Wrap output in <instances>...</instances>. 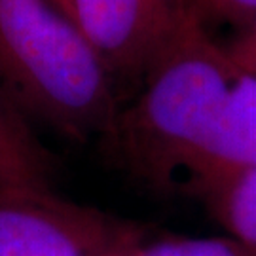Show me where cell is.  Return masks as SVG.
<instances>
[{
	"mask_svg": "<svg viewBox=\"0 0 256 256\" xmlns=\"http://www.w3.org/2000/svg\"><path fill=\"white\" fill-rule=\"evenodd\" d=\"M190 0H70V19L114 80H144L196 18Z\"/></svg>",
	"mask_w": 256,
	"mask_h": 256,
	"instance_id": "obj_3",
	"label": "cell"
},
{
	"mask_svg": "<svg viewBox=\"0 0 256 256\" xmlns=\"http://www.w3.org/2000/svg\"><path fill=\"white\" fill-rule=\"evenodd\" d=\"M128 228L52 190L0 192V256H101Z\"/></svg>",
	"mask_w": 256,
	"mask_h": 256,
	"instance_id": "obj_4",
	"label": "cell"
},
{
	"mask_svg": "<svg viewBox=\"0 0 256 256\" xmlns=\"http://www.w3.org/2000/svg\"><path fill=\"white\" fill-rule=\"evenodd\" d=\"M140 238L133 228H128L122 238L112 245L110 248H106L101 256H137V250L140 247Z\"/></svg>",
	"mask_w": 256,
	"mask_h": 256,
	"instance_id": "obj_11",
	"label": "cell"
},
{
	"mask_svg": "<svg viewBox=\"0 0 256 256\" xmlns=\"http://www.w3.org/2000/svg\"><path fill=\"white\" fill-rule=\"evenodd\" d=\"M241 74L196 16L148 70L135 102L118 112L108 138L144 182L184 188Z\"/></svg>",
	"mask_w": 256,
	"mask_h": 256,
	"instance_id": "obj_1",
	"label": "cell"
},
{
	"mask_svg": "<svg viewBox=\"0 0 256 256\" xmlns=\"http://www.w3.org/2000/svg\"><path fill=\"white\" fill-rule=\"evenodd\" d=\"M0 84L18 104L74 140L112 135L114 82L50 0H0Z\"/></svg>",
	"mask_w": 256,
	"mask_h": 256,
	"instance_id": "obj_2",
	"label": "cell"
},
{
	"mask_svg": "<svg viewBox=\"0 0 256 256\" xmlns=\"http://www.w3.org/2000/svg\"><path fill=\"white\" fill-rule=\"evenodd\" d=\"M207 202L230 239L248 256H256V169L226 184Z\"/></svg>",
	"mask_w": 256,
	"mask_h": 256,
	"instance_id": "obj_7",
	"label": "cell"
},
{
	"mask_svg": "<svg viewBox=\"0 0 256 256\" xmlns=\"http://www.w3.org/2000/svg\"><path fill=\"white\" fill-rule=\"evenodd\" d=\"M194 12L203 21H226L239 28L256 14V0H190Z\"/></svg>",
	"mask_w": 256,
	"mask_h": 256,
	"instance_id": "obj_9",
	"label": "cell"
},
{
	"mask_svg": "<svg viewBox=\"0 0 256 256\" xmlns=\"http://www.w3.org/2000/svg\"><path fill=\"white\" fill-rule=\"evenodd\" d=\"M137 256H248L234 239L186 238L165 239L158 243H140Z\"/></svg>",
	"mask_w": 256,
	"mask_h": 256,
	"instance_id": "obj_8",
	"label": "cell"
},
{
	"mask_svg": "<svg viewBox=\"0 0 256 256\" xmlns=\"http://www.w3.org/2000/svg\"><path fill=\"white\" fill-rule=\"evenodd\" d=\"M57 10H61L66 18L70 19V0H50ZM72 21V19H70Z\"/></svg>",
	"mask_w": 256,
	"mask_h": 256,
	"instance_id": "obj_12",
	"label": "cell"
},
{
	"mask_svg": "<svg viewBox=\"0 0 256 256\" xmlns=\"http://www.w3.org/2000/svg\"><path fill=\"white\" fill-rule=\"evenodd\" d=\"M2 190H50V162L18 116L0 102Z\"/></svg>",
	"mask_w": 256,
	"mask_h": 256,
	"instance_id": "obj_6",
	"label": "cell"
},
{
	"mask_svg": "<svg viewBox=\"0 0 256 256\" xmlns=\"http://www.w3.org/2000/svg\"><path fill=\"white\" fill-rule=\"evenodd\" d=\"M256 169V74L239 76L218 128L186 178L184 190L209 200L226 184Z\"/></svg>",
	"mask_w": 256,
	"mask_h": 256,
	"instance_id": "obj_5",
	"label": "cell"
},
{
	"mask_svg": "<svg viewBox=\"0 0 256 256\" xmlns=\"http://www.w3.org/2000/svg\"><path fill=\"white\" fill-rule=\"evenodd\" d=\"M226 52L243 70H248L256 63V14L241 27L239 36L226 46Z\"/></svg>",
	"mask_w": 256,
	"mask_h": 256,
	"instance_id": "obj_10",
	"label": "cell"
},
{
	"mask_svg": "<svg viewBox=\"0 0 256 256\" xmlns=\"http://www.w3.org/2000/svg\"><path fill=\"white\" fill-rule=\"evenodd\" d=\"M247 72H250V74H256V63L252 64V66H250V68H248Z\"/></svg>",
	"mask_w": 256,
	"mask_h": 256,
	"instance_id": "obj_13",
	"label": "cell"
}]
</instances>
